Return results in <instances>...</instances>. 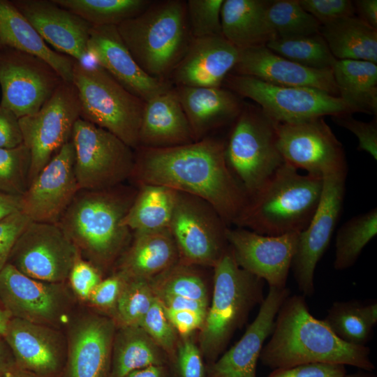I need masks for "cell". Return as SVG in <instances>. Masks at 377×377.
Segmentation results:
<instances>
[{
    "label": "cell",
    "mask_w": 377,
    "mask_h": 377,
    "mask_svg": "<svg viewBox=\"0 0 377 377\" xmlns=\"http://www.w3.org/2000/svg\"><path fill=\"white\" fill-rule=\"evenodd\" d=\"M135 155L131 177L139 185H161L198 197L229 227L246 204L248 195L227 164L225 142L220 139L208 136L173 147H138Z\"/></svg>",
    "instance_id": "6da1fadb"
},
{
    "label": "cell",
    "mask_w": 377,
    "mask_h": 377,
    "mask_svg": "<svg viewBox=\"0 0 377 377\" xmlns=\"http://www.w3.org/2000/svg\"><path fill=\"white\" fill-rule=\"evenodd\" d=\"M259 358L272 370L311 362L350 365L367 371L375 369L370 348L339 339L323 320L311 314L304 295H289L284 300Z\"/></svg>",
    "instance_id": "7a4b0ae2"
},
{
    "label": "cell",
    "mask_w": 377,
    "mask_h": 377,
    "mask_svg": "<svg viewBox=\"0 0 377 377\" xmlns=\"http://www.w3.org/2000/svg\"><path fill=\"white\" fill-rule=\"evenodd\" d=\"M122 184L103 190H79L58 221L93 265L107 267L122 254L131 231L122 221L137 193Z\"/></svg>",
    "instance_id": "3957f363"
},
{
    "label": "cell",
    "mask_w": 377,
    "mask_h": 377,
    "mask_svg": "<svg viewBox=\"0 0 377 377\" xmlns=\"http://www.w3.org/2000/svg\"><path fill=\"white\" fill-rule=\"evenodd\" d=\"M322 191L323 177L302 175L284 162L248 197L234 225L264 235L300 233L311 221Z\"/></svg>",
    "instance_id": "277c9868"
},
{
    "label": "cell",
    "mask_w": 377,
    "mask_h": 377,
    "mask_svg": "<svg viewBox=\"0 0 377 377\" xmlns=\"http://www.w3.org/2000/svg\"><path fill=\"white\" fill-rule=\"evenodd\" d=\"M117 28L138 66L157 79H169L192 39L182 0L152 1Z\"/></svg>",
    "instance_id": "5b68a950"
},
{
    "label": "cell",
    "mask_w": 377,
    "mask_h": 377,
    "mask_svg": "<svg viewBox=\"0 0 377 377\" xmlns=\"http://www.w3.org/2000/svg\"><path fill=\"white\" fill-rule=\"evenodd\" d=\"M213 269L211 305L198 339L200 352L209 364L218 359L251 308L264 300V281L241 268L230 246Z\"/></svg>",
    "instance_id": "8992f818"
},
{
    "label": "cell",
    "mask_w": 377,
    "mask_h": 377,
    "mask_svg": "<svg viewBox=\"0 0 377 377\" xmlns=\"http://www.w3.org/2000/svg\"><path fill=\"white\" fill-rule=\"evenodd\" d=\"M73 84L80 100V118L108 131L135 150L145 102L97 64L75 61Z\"/></svg>",
    "instance_id": "52a82bcc"
},
{
    "label": "cell",
    "mask_w": 377,
    "mask_h": 377,
    "mask_svg": "<svg viewBox=\"0 0 377 377\" xmlns=\"http://www.w3.org/2000/svg\"><path fill=\"white\" fill-rule=\"evenodd\" d=\"M225 142L227 164L248 197L284 163L278 149L276 121L258 105L243 104Z\"/></svg>",
    "instance_id": "ba28073f"
},
{
    "label": "cell",
    "mask_w": 377,
    "mask_h": 377,
    "mask_svg": "<svg viewBox=\"0 0 377 377\" xmlns=\"http://www.w3.org/2000/svg\"><path fill=\"white\" fill-rule=\"evenodd\" d=\"M222 86L239 97L251 99L278 123L353 113L340 97L316 89L279 86L233 73L226 77Z\"/></svg>",
    "instance_id": "9c48e42d"
},
{
    "label": "cell",
    "mask_w": 377,
    "mask_h": 377,
    "mask_svg": "<svg viewBox=\"0 0 377 377\" xmlns=\"http://www.w3.org/2000/svg\"><path fill=\"white\" fill-rule=\"evenodd\" d=\"M80 190H103L131 177L134 149L112 133L79 118L71 135Z\"/></svg>",
    "instance_id": "30bf717a"
},
{
    "label": "cell",
    "mask_w": 377,
    "mask_h": 377,
    "mask_svg": "<svg viewBox=\"0 0 377 377\" xmlns=\"http://www.w3.org/2000/svg\"><path fill=\"white\" fill-rule=\"evenodd\" d=\"M228 227L207 202L177 191L168 228L181 263L213 267L229 247L226 237Z\"/></svg>",
    "instance_id": "8fae6325"
},
{
    "label": "cell",
    "mask_w": 377,
    "mask_h": 377,
    "mask_svg": "<svg viewBox=\"0 0 377 377\" xmlns=\"http://www.w3.org/2000/svg\"><path fill=\"white\" fill-rule=\"evenodd\" d=\"M80 117L77 90L73 83L63 81L38 112L19 119L23 144L31 154L29 184L71 140L74 125Z\"/></svg>",
    "instance_id": "7c38bea8"
},
{
    "label": "cell",
    "mask_w": 377,
    "mask_h": 377,
    "mask_svg": "<svg viewBox=\"0 0 377 377\" xmlns=\"http://www.w3.org/2000/svg\"><path fill=\"white\" fill-rule=\"evenodd\" d=\"M347 166L323 174V191L318 206L307 227L299 233L291 268L303 295L314 293V272L327 250L341 212Z\"/></svg>",
    "instance_id": "4fadbf2b"
},
{
    "label": "cell",
    "mask_w": 377,
    "mask_h": 377,
    "mask_svg": "<svg viewBox=\"0 0 377 377\" xmlns=\"http://www.w3.org/2000/svg\"><path fill=\"white\" fill-rule=\"evenodd\" d=\"M80 256L58 223L30 221L17 239L8 263L33 279L59 283Z\"/></svg>",
    "instance_id": "5bb4252c"
},
{
    "label": "cell",
    "mask_w": 377,
    "mask_h": 377,
    "mask_svg": "<svg viewBox=\"0 0 377 377\" xmlns=\"http://www.w3.org/2000/svg\"><path fill=\"white\" fill-rule=\"evenodd\" d=\"M63 81L43 59L15 50H0V105L19 119L38 112Z\"/></svg>",
    "instance_id": "9a60e30c"
},
{
    "label": "cell",
    "mask_w": 377,
    "mask_h": 377,
    "mask_svg": "<svg viewBox=\"0 0 377 377\" xmlns=\"http://www.w3.org/2000/svg\"><path fill=\"white\" fill-rule=\"evenodd\" d=\"M278 149L285 163L323 177L347 166L343 147L323 117L292 123L276 122Z\"/></svg>",
    "instance_id": "2e32d148"
},
{
    "label": "cell",
    "mask_w": 377,
    "mask_h": 377,
    "mask_svg": "<svg viewBox=\"0 0 377 377\" xmlns=\"http://www.w3.org/2000/svg\"><path fill=\"white\" fill-rule=\"evenodd\" d=\"M299 233L264 235L228 227L227 240L237 265L266 281L269 287L286 288Z\"/></svg>",
    "instance_id": "e0dca14e"
},
{
    "label": "cell",
    "mask_w": 377,
    "mask_h": 377,
    "mask_svg": "<svg viewBox=\"0 0 377 377\" xmlns=\"http://www.w3.org/2000/svg\"><path fill=\"white\" fill-rule=\"evenodd\" d=\"M71 140L31 181L22 196L21 211L31 221L57 223L80 190L74 170Z\"/></svg>",
    "instance_id": "ac0fdd59"
},
{
    "label": "cell",
    "mask_w": 377,
    "mask_h": 377,
    "mask_svg": "<svg viewBox=\"0 0 377 377\" xmlns=\"http://www.w3.org/2000/svg\"><path fill=\"white\" fill-rule=\"evenodd\" d=\"M87 50L96 64L145 102L173 87L168 80L152 77L138 66L121 39L117 26H92Z\"/></svg>",
    "instance_id": "d6986e66"
},
{
    "label": "cell",
    "mask_w": 377,
    "mask_h": 377,
    "mask_svg": "<svg viewBox=\"0 0 377 377\" xmlns=\"http://www.w3.org/2000/svg\"><path fill=\"white\" fill-rule=\"evenodd\" d=\"M13 3L55 51L82 64H91L87 46L92 25L53 0H17Z\"/></svg>",
    "instance_id": "ffe728a7"
},
{
    "label": "cell",
    "mask_w": 377,
    "mask_h": 377,
    "mask_svg": "<svg viewBox=\"0 0 377 377\" xmlns=\"http://www.w3.org/2000/svg\"><path fill=\"white\" fill-rule=\"evenodd\" d=\"M58 284L29 277L8 263L0 272V301L12 318L40 325L52 323L64 306Z\"/></svg>",
    "instance_id": "44dd1931"
},
{
    "label": "cell",
    "mask_w": 377,
    "mask_h": 377,
    "mask_svg": "<svg viewBox=\"0 0 377 377\" xmlns=\"http://www.w3.org/2000/svg\"><path fill=\"white\" fill-rule=\"evenodd\" d=\"M289 295L286 287H269L254 320L235 346L209 364L207 377H256L264 342L272 334L278 311Z\"/></svg>",
    "instance_id": "7402d4cb"
},
{
    "label": "cell",
    "mask_w": 377,
    "mask_h": 377,
    "mask_svg": "<svg viewBox=\"0 0 377 377\" xmlns=\"http://www.w3.org/2000/svg\"><path fill=\"white\" fill-rule=\"evenodd\" d=\"M230 73L253 77L279 86L316 89L339 96L332 69L303 66L276 54L266 45L239 50L238 60Z\"/></svg>",
    "instance_id": "603a6c76"
},
{
    "label": "cell",
    "mask_w": 377,
    "mask_h": 377,
    "mask_svg": "<svg viewBox=\"0 0 377 377\" xmlns=\"http://www.w3.org/2000/svg\"><path fill=\"white\" fill-rule=\"evenodd\" d=\"M239 54V50L222 35L192 38L168 80L175 87H222Z\"/></svg>",
    "instance_id": "cb8c5ba5"
},
{
    "label": "cell",
    "mask_w": 377,
    "mask_h": 377,
    "mask_svg": "<svg viewBox=\"0 0 377 377\" xmlns=\"http://www.w3.org/2000/svg\"><path fill=\"white\" fill-rule=\"evenodd\" d=\"M115 323L93 315L73 328L69 345L68 377H108Z\"/></svg>",
    "instance_id": "d4e9b609"
},
{
    "label": "cell",
    "mask_w": 377,
    "mask_h": 377,
    "mask_svg": "<svg viewBox=\"0 0 377 377\" xmlns=\"http://www.w3.org/2000/svg\"><path fill=\"white\" fill-rule=\"evenodd\" d=\"M173 90L184 110L195 141L229 122L239 114V96L225 87L177 86Z\"/></svg>",
    "instance_id": "484cf974"
},
{
    "label": "cell",
    "mask_w": 377,
    "mask_h": 377,
    "mask_svg": "<svg viewBox=\"0 0 377 377\" xmlns=\"http://www.w3.org/2000/svg\"><path fill=\"white\" fill-rule=\"evenodd\" d=\"M194 142L191 126L173 87L145 102L138 147L168 148Z\"/></svg>",
    "instance_id": "4316f807"
},
{
    "label": "cell",
    "mask_w": 377,
    "mask_h": 377,
    "mask_svg": "<svg viewBox=\"0 0 377 377\" xmlns=\"http://www.w3.org/2000/svg\"><path fill=\"white\" fill-rule=\"evenodd\" d=\"M121 255L117 273L126 279L151 281L180 261L168 228L133 232L131 244Z\"/></svg>",
    "instance_id": "83f0119b"
},
{
    "label": "cell",
    "mask_w": 377,
    "mask_h": 377,
    "mask_svg": "<svg viewBox=\"0 0 377 377\" xmlns=\"http://www.w3.org/2000/svg\"><path fill=\"white\" fill-rule=\"evenodd\" d=\"M15 361L29 371L45 374L54 371L59 362V343L53 332L40 324L9 318L3 336Z\"/></svg>",
    "instance_id": "f1b7e54d"
},
{
    "label": "cell",
    "mask_w": 377,
    "mask_h": 377,
    "mask_svg": "<svg viewBox=\"0 0 377 377\" xmlns=\"http://www.w3.org/2000/svg\"><path fill=\"white\" fill-rule=\"evenodd\" d=\"M10 49L38 57L73 83L75 61L50 47L13 2L0 0V50Z\"/></svg>",
    "instance_id": "f546056e"
},
{
    "label": "cell",
    "mask_w": 377,
    "mask_h": 377,
    "mask_svg": "<svg viewBox=\"0 0 377 377\" xmlns=\"http://www.w3.org/2000/svg\"><path fill=\"white\" fill-rule=\"evenodd\" d=\"M269 1L224 0L221 11L222 36L239 50L266 45L276 38L266 17Z\"/></svg>",
    "instance_id": "4dcf8cb0"
},
{
    "label": "cell",
    "mask_w": 377,
    "mask_h": 377,
    "mask_svg": "<svg viewBox=\"0 0 377 377\" xmlns=\"http://www.w3.org/2000/svg\"><path fill=\"white\" fill-rule=\"evenodd\" d=\"M166 353L140 326H121L114 334L108 377H124L150 366L167 365Z\"/></svg>",
    "instance_id": "1f68e13d"
},
{
    "label": "cell",
    "mask_w": 377,
    "mask_h": 377,
    "mask_svg": "<svg viewBox=\"0 0 377 377\" xmlns=\"http://www.w3.org/2000/svg\"><path fill=\"white\" fill-rule=\"evenodd\" d=\"M320 34L338 60H361L377 64V29L354 16L323 25Z\"/></svg>",
    "instance_id": "d6a6232c"
},
{
    "label": "cell",
    "mask_w": 377,
    "mask_h": 377,
    "mask_svg": "<svg viewBox=\"0 0 377 377\" xmlns=\"http://www.w3.org/2000/svg\"><path fill=\"white\" fill-rule=\"evenodd\" d=\"M339 96L353 112L376 115L377 65L361 60H338L332 68Z\"/></svg>",
    "instance_id": "836d02e7"
},
{
    "label": "cell",
    "mask_w": 377,
    "mask_h": 377,
    "mask_svg": "<svg viewBox=\"0 0 377 377\" xmlns=\"http://www.w3.org/2000/svg\"><path fill=\"white\" fill-rule=\"evenodd\" d=\"M177 191L155 184H140L134 200L122 221L131 232L169 227Z\"/></svg>",
    "instance_id": "e575fe53"
},
{
    "label": "cell",
    "mask_w": 377,
    "mask_h": 377,
    "mask_svg": "<svg viewBox=\"0 0 377 377\" xmlns=\"http://www.w3.org/2000/svg\"><path fill=\"white\" fill-rule=\"evenodd\" d=\"M92 26H117L145 10L151 0H53Z\"/></svg>",
    "instance_id": "d590c367"
},
{
    "label": "cell",
    "mask_w": 377,
    "mask_h": 377,
    "mask_svg": "<svg viewBox=\"0 0 377 377\" xmlns=\"http://www.w3.org/2000/svg\"><path fill=\"white\" fill-rule=\"evenodd\" d=\"M377 234V209L353 216L338 230L333 266L344 270L357 261L363 249Z\"/></svg>",
    "instance_id": "8d00e7d4"
},
{
    "label": "cell",
    "mask_w": 377,
    "mask_h": 377,
    "mask_svg": "<svg viewBox=\"0 0 377 377\" xmlns=\"http://www.w3.org/2000/svg\"><path fill=\"white\" fill-rule=\"evenodd\" d=\"M266 47L285 59L310 68L332 69L337 60L320 34L275 38Z\"/></svg>",
    "instance_id": "74e56055"
},
{
    "label": "cell",
    "mask_w": 377,
    "mask_h": 377,
    "mask_svg": "<svg viewBox=\"0 0 377 377\" xmlns=\"http://www.w3.org/2000/svg\"><path fill=\"white\" fill-rule=\"evenodd\" d=\"M266 17L276 38L320 34L321 24L304 10L298 0L269 1Z\"/></svg>",
    "instance_id": "f35d334b"
},
{
    "label": "cell",
    "mask_w": 377,
    "mask_h": 377,
    "mask_svg": "<svg viewBox=\"0 0 377 377\" xmlns=\"http://www.w3.org/2000/svg\"><path fill=\"white\" fill-rule=\"evenodd\" d=\"M195 267L179 261L151 280L155 296L173 295L209 303L207 287Z\"/></svg>",
    "instance_id": "ab89813d"
},
{
    "label": "cell",
    "mask_w": 377,
    "mask_h": 377,
    "mask_svg": "<svg viewBox=\"0 0 377 377\" xmlns=\"http://www.w3.org/2000/svg\"><path fill=\"white\" fill-rule=\"evenodd\" d=\"M323 320L348 343L365 346L371 338L373 327L362 317L357 301L334 302Z\"/></svg>",
    "instance_id": "60d3db41"
},
{
    "label": "cell",
    "mask_w": 377,
    "mask_h": 377,
    "mask_svg": "<svg viewBox=\"0 0 377 377\" xmlns=\"http://www.w3.org/2000/svg\"><path fill=\"white\" fill-rule=\"evenodd\" d=\"M156 296L151 281L143 279H126L114 308L121 326H139Z\"/></svg>",
    "instance_id": "b9f144b4"
},
{
    "label": "cell",
    "mask_w": 377,
    "mask_h": 377,
    "mask_svg": "<svg viewBox=\"0 0 377 377\" xmlns=\"http://www.w3.org/2000/svg\"><path fill=\"white\" fill-rule=\"evenodd\" d=\"M31 154L24 145L0 148V192L22 196L29 185Z\"/></svg>",
    "instance_id": "7bdbcfd3"
},
{
    "label": "cell",
    "mask_w": 377,
    "mask_h": 377,
    "mask_svg": "<svg viewBox=\"0 0 377 377\" xmlns=\"http://www.w3.org/2000/svg\"><path fill=\"white\" fill-rule=\"evenodd\" d=\"M224 0L186 1L192 38L222 35L221 11Z\"/></svg>",
    "instance_id": "ee69618b"
},
{
    "label": "cell",
    "mask_w": 377,
    "mask_h": 377,
    "mask_svg": "<svg viewBox=\"0 0 377 377\" xmlns=\"http://www.w3.org/2000/svg\"><path fill=\"white\" fill-rule=\"evenodd\" d=\"M139 326L166 353L171 362L179 341L177 333L166 317L164 309L156 297Z\"/></svg>",
    "instance_id": "f6af8a7d"
},
{
    "label": "cell",
    "mask_w": 377,
    "mask_h": 377,
    "mask_svg": "<svg viewBox=\"0 0 377 377\" xmlns=\"http://www.w3.org/2000/svg\"><path fill=\"white\" fill-rule=\"evenodd\" d=\"M171 362L176 377H206L202 355L190 336L178 341Z\"/></svg>",
    "instance_id": "bcb514c9"
},
{
    "label": "cell",
    "mask_w": 377,
    "mask_h": 377,
    "mask_svg": "<svg viewBox=\"0 0 377 377\" xmlns=\"http://www.w3.org/2000/svg\"><path fill=\"white\" fill-rule=\"evenodd\" d=\"M300 5L321 26L354 16L355 8L350 0H298Z\"/></svg>",
    "instance_id": "7dc6e473"
},
{
    "label": "cell",
    "mask_w": 377,
    "mask_h": 377,
    "mask_svg": "<svg viewBox=\"0 0 377 377\" xmlns=\"http://www.w3.org/2000/svg\"><path fill=\"white\" fill-rule=\"evenodd\" d=\"M352 114H344L332 117L339 126L353 133L358 140L357 149L369 154L374 160L377 159V121H362L352 117Z\"/></svg>",
    "instance_id": "c3c4849f"
},
{
    "label": "cell",
    "mask_w": 377,
    "mask_h": 377,
    "mask_svg": "<svg viewBox=\"0 0 377 377\" xmlns=\"http://www.w3.org/2000/svg\"><path fill=\"white\" fill-rule=\"evenodd\" d=\"M30 221L22 211L0 221V272L8 264L17 239Z\"/></svg>",
    "instance_id": "681fc988"
},
{
    "label": "cell",
    "mask_w": 377,
    "mask_h": 377,
    "mask_svg": "<svg viewBox=\"0 0 377 377\" xmlns=\"http://www.w3.org/2000/svg\"><path fill=\"white\" fill-rule=\"evenodd\" d=\"M71 286L82 299H89L92 291L101 281L98 269L80 256L75 261L68 275Z\"/></svg>",
    "instance_id": "f907efd6"
},
{
    "label": "cell",
    "mask_w": 377,
    "mask_h": 377,
    "mask_svg": "<svg viewBox=\"0 0 377 377\" xmlns=\"http://www.w3.org/2000/svg\"><path fill=\"white\" fill-rule=\"evenodd\" d=\"M346 366L329 362H311L273 370L268 377H344Z\"/></svg>",
    "instance_id": "816d5d0a"
},
{
    "label": "cell",
    "mask_w": 377,
    "mask_h": 377,
    "mask_svg": "<svg viewBox=\"0 0 377 377\" xmlns=\"http://www.w3.org/2000/svg\"><path fill=\"white\" fill-rule=\"evenodd\" d=\"M124 282V277L119 273L101 280L92 291L89 300L97 307L114 309Z\"/></svg>",
    "instance_id": "f5cc1de1"
},
{
    "label": "cell",
    "mask_w": 377,
    "mask_h": 377,
    "mask_svg": "<svg viewBox=\"0 0 377 377\" xmlns=\"http://www.w3.org/2000/svg\"><path fill=\"white\" fill-rule=\"evenodd\" d=\"M23 144L19 118L0 105V148L13 149Z\"/></svg>",
    "instance_id": "db71d44e"
},
{
    "label": "cell",
    "mask_w": 377,
    "mask_h": 377,
    "mask_svg": "<svg viewBox=\"0 0 377 377\" xmlns=\"http://www.w3.org/2000/svg\"><path fill=\"white\" fill-rule=\"evenodd\" d=\"M163 309L168 320L181 337H189L196 330H200L205 318V316L191 311Z\"/></svg>",
    "instance_id": "11a10c76"
},
{
    "label": "cell",
    "mask_w": 377,
    "mask_h": 377,
    "mask_svg": "<svg viewBox=\"0 0 377 377\" xmlns=\"http://www.w3.org/2000/svg\"><path fill=\"white\" fill-rule=\"evenodd\" d=\"M165 309L187 310L203 315L206 317L209 303L173 295H159L156 296Z\"/></svg>",
    "instance_id": "9f6ffc18"
},
{
    "label": "cell",
    "mask_w": 377,
    "mask_h": 377,
    "mask_svg": "<svg viewBox=\"0 0 377 377\" xmlns=\"http://www.w3.org/2000/svg\"><path fill=\"white\" fill-rule=\"evenodd\" d=\"M353 3L355 12L359 14L358 17L377 29V1L357 0Z\"/></svg>",
    "instance_id": "6f0895ef"
},
{
    "label": "cell",
    "mask_w": 377,
    "mask_h": 377,
    "mask_svg": "<svg viewBox=\"0 0 377 377\" xmlns=\"http://www.w3.org/2000/svg\"><path fill=\"white\" fill-rule=\"evenodd\" d=\"M21 209L22 196L0 192V221Z\"/></svg>",
    "instance_id": "680465c9"
},
{
    "label": "cell",
    "mask_w": 377,
    "mask_h": 377,
    "mask_svg": "<svg viewBox=\"0 0 377 377\" xmlns=\"http://www.w3.org/2000/svg\"><path fill=\"white\" fill-rule=\"evenodd\" d=\"M14 357L3 339H0V377H5L12 372L15 365Z\"/></svg>",
    "instance_id": "91938a15"
},
{
    "label": "cell",
    "mask_w": 377,
    "mask_h": 377,
    "mask_svg": "<svg viewBox=\"0 0 377 377\" xmlns=\"http://www.w3.org/2000/svg\"><path fill=\"white\" fill-rule=\"evenodd\" d=\"M124 377H170V374L167 365H161L137 369Z\"/></svg>",
    "instance_id": "94428289"
},
{
    "label": "cell",
    "mask_w": 377,
    "mask_h": 377,
    "mask_svg": "<svg viewBox=\"0 0 377 377\" xmlns=\"http://www.w3.org/2000/svg\"><path fill=\"white\" fill-rule=\"evenodd\" d=\"M360 311L367 323L374 327L377 323V303L362 304L359 302Z\"/></svg>",
    "instance_id": "6125c7cd"
},
{
    "label": "cell",
    "mask_w": 377,
    "mask_h": 377,
    "mask_svg": "<svg viewBox=\"0 0 377 377\" xmlns=\"http://www.w3.org/2000/svg\"><path fill=\"white\" fill-rule=\"evenodd\" d=\"M9 318L5 310L0 306V337L4 335Z\"/></svg>",
    "instance_id": "be15d7a7"
},
{
    "label": "cell",
    "mask_w": 377,
    "mask_h": 377,
    "mask_svg": "<svg viewBox=\"0 0 377 377\" xmlns=\"http://www.w3.org/2000/svg\"><path fill=\"white\" fill-rule=\"evenodd\" d=\"M344 377H376L372 371H361L353 374H346Z\"/></svg>",
    "instance_id": "e7e4bbea"
},
{
    "label": "cell",
    "mask_w": 377,
    "mask_h": 377,
    "mask_svg": "<svg viewBox=\"0 0 377 377\" xmlns=\"http://www.w3.org/2000/svg\"><path fill=\"white\" fill-rule=\"evenodd\" d=\"M12 373V372H11ZM11 373L8 374V375H6L5 377H10V374Z\"/></svg>",
    "instance_id": "03108f58"
}]
</instances>
